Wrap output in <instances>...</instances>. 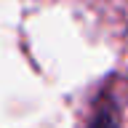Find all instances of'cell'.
<instances>
[{"label": "cell", "mask_w": 128, "mask_h": 128, "mask_svg": "<svg viewBox=\"0 0 128 128\" xmlns=\"http://www.w3.org/2000/svg\"><path fill=\"white\" fill-rule=\"evenodd\" d=\"M88 128H120L118 104H115V99H112L110 94H102V99L96 104V112H94Z\"/></svg>", "instance_id": "obj_1"}]
</instances>
